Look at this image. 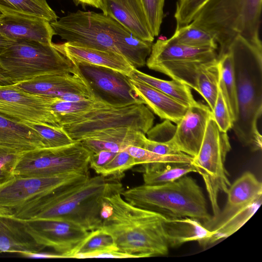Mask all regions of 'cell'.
Returning <instances> with one entry per match:
<instances>
[{
    "instance_id": "cell-1",
    "label": "cell",
    "mask_w": 262,
    "mask_h": 262,
    "mask_svg": "<svg viewBox=\"0 0 262 262\" xmlns=\"http://www.w3.org/2000/svg\"><path fill=\"white\" fill-rule=\"evenodd\" d=\"M120 180L99 175L63 186L15 211L23 220L58 219L91 231L100 228L104 198L124 190Z\"/></svg>"
},
{
    "instance_id": "cell-2",
    "label": "cell",
    "mask_w": 262,
    "mask_h": 262,
    "mask_svg": "<svg viewBox=\"0 0 262 262\" xmlns=\"http://www.w3.org/2000/svg\"><path fill=\"white\" fill-rule=\"evenodd\" d=\"M101 215L100 228L111 235L118 251L132 258L168 253L163 228L164 215L130 204L120 192L105 197Z\"/></svg>"
},
{
    "instance_id": "cell-3",
    "label": "cell",
    "mask_w": 262,
    "mask_h": 262,
    "mask_svg": "<svg viewBox=\"0 0 262 262\" xmlns=\"http://www.w3.org/2000/svg\"><path fill=\"white\" fill-rule=\"evenodd\" d=\"M50 24L55 35L66 42L119 53L136 69L145 65L151 52L152 42L137 38L103 13L78 10Z\"/></svg>"
},
{
    "instance_id": "cell-4",
    "label": "cell",
    "mask_w": 262,
    "mask_h": 262,
    "mask_svg": "<svg viewBox=\"0 0 262 262\" xmlns=\"http://www.w3.org/2000/svg\"><path fill=\"white\" fill-rule=\"evenodd\" d=\"M237 89L238 116L232 129L243 146L252 151L261 149L257 121L262 113V49L240 35L230 45Z\"/></svg>"
},
{
    "instance_id": "cell-5",
    "label": "cell",
    "mask_w": 262,
    "mask_h": 262,
    "mask_svg": "<svg viewBox=\"0 0 262 262\" xmlns=\"http://www.w3.org/2000/svg\"><path fill=\"white\" fill-rule=\"evenodd\" d=\"M262 0H208L197 12L192 24L209 33L219 45L218 59L228 52L240 35L262 49L259 31Z\"/></svg>"
},
{
    "instance_id": "cell-6",
    "label": "cell",
    "mask_w": 262,
    "mask_h": 262,
    "mask_svg": "<svg viewBox=\"0 0 262 262\" xmlns=\"http://www.w3.org/2000/svg\"><path fill=\"white\" fill-rule=\"evenodd\" d=\"M127 202L136 207L160 213L166 217H191L203 225L212 216L206 199L196 181L185 175L169 183L134 187L121 193Z\"/></svg>"
},
{
    "instance_id": "cell-7",
    "label": "cell",
    "mask_w": 262,
    "mask_h": 262,
    "mask_svg": "<svg viewBox=\"0 0 262 262\" xmlns=\"http://www.w3.org/2000/svg\"><path fill=\"white\" fill-rule=\"evenodd\" d=\"M0 71L11 84L43 75L77 73V67L51 45L19 40L0 56Z\"/></svg>"
},
{
    "instance_id": "cell-8",
    "label": "cell",
    "mask_w": 262,
    "mask_h": 262,
    "mask_svg": "<svg viewBox=\"0 0 262 262\" xmlns=\"http://www.w3.org/2000/svg\"><path fill=\"white\" fill-rule=\"evenodd\" d=\"M216 51L186 46L170 38H159L152 45L146 64L149 69L164 74L198 92V75L219 60Z\"/></svg>"
},
{
    "instance_id": "cell-9",
    "label": "cell",
    "mask_w": 262,
    "mask_h": 262,
    "mask_svg": "<svg viewBox=\"0 0 262 262\" xmlns=\"http://www.w3.org/2000/svg\"><path fill=\"white\" fill-rule=\"evenodd\" d=\"M231 148L227 133L219 128L212 116L208 121L199 151L191 162L205 183L213 214L212 219L216 217L221 211L219 193H227L231 185L225 166Z\"/></svg>"
},
{
    "instance_id": "cell-10",
    "label": "cell",
    "mask_w": 262,
    "mask_h": 262,
    "mask_svg": "<svg viewBox=\"0 0 262 262\" xmlns=\"http://www.w3.org/2000/svg\"><path fill=\"white\" fill-rule=\"evenodd\" d=\"M92 153L80 141L63 146L23 152L14 171L16 176L51 177L67 173L90 174Z\"/></svg>"
},
{
    "instance_id": "cell-11",
    "label": "cell",
    "mask_w": 262,
    "mask_h": 262,
    "mask_svg": "<svg viewBox=\"0 0 262 262\" xmlns=\"http://www.w3.org/2000/svg\"><path fill=\"white\" fill-rule=\"evenodd\" d=\"M155 117L144 104L111 106L95 110L84 120L62 127L73 140L80 141L97 132L127 127L146 134L152 127Z\"/></svg>"
},
{
    "instance_id": "cell-12",
    "label": "cell",
    "mask_w": 262,
    "mask_h": 262,
    "mask_svg": "<svg viewBox=\"0 0 262 262\" xmlns=\"http://www.w3.org/2000/svg\"><path fill=\"white\" fill-rule=\"evenodd\" d=\"M54 99L26 92L14 84H0V115L23 124L59 127L51 108Z\"/></svg>"
},
{
    "instance_id": "cell-13",
    "label": "cell",
    "mask_w": 262,
    "mask_h": 262,
    "mask_svg": "<svg viewBox=\"0 0 262 262\" xmlns=\"http://www.w3.org/2000/svg\"><path fill=\"white\" fill-rule=\"evenodd\" d=\"M90 177V174L79 173L42 177L15 176L0 185V205L14 212L63 186L84 181Z\"/></svg>"
},
{
    "instance_id": "cell-14",
    "label": "cell",
    "mask_w": 262,
    "mask_h": 262,
    "mask_svg": "<svg viewBox=\"0 0 262 262\" xmlns=\"http://www.w3.org/2000/svg\"><path fill=\"white\" fill-rule=\"evenodd\" d=\"M95 97L115 107L144 104L125 74L110 68L83 62L74 64Z\"/></svg>"
},
{
    "instance_id": "cell-15",
    "label": "cell",
    "mask_w": 262,
    "mask_h": 262,
    "mask_svg": "<svg viewBox=\"0 0 262 262\" xmlns=\"http://www.w3.org/2000/svg\"><path fill=\"white\" fill-rule=\"evenodd\" d=\"M23 221L27 231L37 244L45 248L53 249L60 258H70L90 232L81 226L66 220L38 219Z\"/></svg>"
},
{
    "instance_id": "cell-16",
    "label": "cell",
    "mask_w": 262,
    "mask_h": 262,
    "mask_svg": "<svg viewBox=\"0 0 262 262\" xmlns=\"http://www.w3.org/2000/svg\"><path fill=\"white\" fill-rule=\"evenodd\" d=\"M14 84L24 91L42 96L61 97L78 94L90 100L97 99L79 71L43 75Z\"/></svg>"
},
{
    "instance_id": "cell-17",
    "label": "cell",
    "mask_w": 262,
    "mask_h": 262,
    "mask_svg": "<svg viewBox=\"0 0 262 262\" xmlns=\"http://www.w3.org/2000/svg\"><path fill=\"white\" fill-rule=\"evenodd\" d=\"M212 116L209 106L202 103L188 107L176 125L170 143L179 151L194 158L199 151L208 121Z\"/></svg>"
},
{
    "instance_id": "cell-18",
    "label": "cell",
    "mask_w": 262,
    "mask_h": 262,
    "mask_svg": "<svg viewBox=\"0 0 262 262\" xmlns=\"http://www.w3.org/2000/svg\"><path fill=\"white\" fill-rule=\"evenodd\" d=\"M0 32L14 41L32 40L51 45L54 31L47 19L20 14H3L0 17Z\"/></svg>"
},
{
    "instance_id": "cell-19",
    "label": "cell",
    "mask_w": 262,
    "mask_h": 262,
    "mask_svg": "<svg viewBox=\"0 0 262 262\" xmlns=\"http://www.w3.org/2000/svg\"><path fill=\"white\" fill-rule=\"evenodd\" d=\"M225 207L219 215L204 225L210 230L220 226L241 210L262 198V184L250 171H246L231 184Z\"/></svg>"
},
{
    "instance_id": "cell-20",
    "label": "cell",
    "mask_w": 262,
    "mask_h": 262,
    "mask_svg": "<svg viewBox=\"0 0 262 262\" xmlns=\"http://www.w3.org/2000/svg\"><path fill=\"white\" fill-rule=\"evenodd\" d=\"M99 9L137 38L152 43L154 36L140 0H101Z\"/></svg>"
},
{
    "instance_id": "cell-21",
    "label": "cell",
    "mask_w": 262,
    "mask_h": 262,
    "mask_svg": "<svg viewBox=\"0 0 262 262\" xmlns=\"http://www.w3.org/2000/svg\"><path fill=\"white\" fill-rule=\"evenodd\" d=\"M52 46L74 64L83 62L112 69L129 76L134 68L122 55L111 51L72 45L68 42Z\"/></svg>"
},
{
    "instance_id": "cell-22",
    "label": "cell",
    "mask_w": 262,
    "mask_h": 262,
    "mask_svg": "<svg viewBox=\"0 0 262 262\" xmlns=\"http://www.w3.org/2000/svg\"><path fill=\"white\" fill-rule=\"evenodd\" d=\"M145 134L127 127L105 129L79 141L92 154L101 150L118 152L129 146L143 148Z\"/></svg>"
},
{
    "instance_id": "cell-23",
    "label": "cell",
    "mask_w": 262,
    "mask_h": 262,
    "mask_svg": "<svg viewBox=\"0 0 262 262\" xmlns=\"http://www.w3.org/2000/svg\"><path fill=\"white\" fill-rule=\"evenodd\" d=\"M44 249L28 233L23 220L13 214L0 215V253H17L27 257Z\"/></svg>"
},
{
    "instance_id": "cell-24",
    "label": "cell",
    "mask_w": 262,
    "mask_h": 262,
    "mask_svg": "<svg viewBox=\"0 0 262 262\" xmlns=\"http://www.w3.org/2000/svg\"><path fill=\"white\" fill-rule=\"evenodd\" d=\"M129 82L144 104L162 119L177 124L188 109L180 102L146 83L130 78Z\"/></svg>"
},
{
    "instance_id": "cell-25",
    "label": "cell",
    "mask_w": 262,
    "mask_h": 262,
    "mask_svg": "<svg viewBox=\"0 0 262 262\" xmlns=\"http://www.w3.org/2000/svg\"><path fill=\"white\" fill-rule=\"evenodd\" d=\"M163 228L168 245L172 248L192 241H197L200 245L212 233L200 221L191 217H166Z\"/></svg>"
},
{
    "instance_id": "cell-26",
    "label": "cell",
    "mask_w": 262,
    "mask_h": 262,
    "mask_svg": "<svg viewBox=\"0 0 262 262\" xmlns=\"http://www.w3.org/2000/svg\"><path fill=\"white\" fill-rule=\"evenodd\" d=\"M0 145L20 152L46 147L43 138L29 125L16 122L1 115Z\"/></svg>"
},
{
    "instance_id": "cell-27",
    "label": "cell",
    "mask_w": 262,
    "mask_h": 262,
    "mask_svg": "<svg viewBox=\"0 0 262 262\" xmlns=\"http://www.w3.org/2000/svg\"><path fill=\"white\" fill-rule=\"evenodd\" d=\"M146 83L170 96L187 107L197 105L189 86L177 80L161 79L143 73L134 68L128 76Z\"/></svg>"
},
{
    "instance_id": "cell-28",
    "label": "cell",
    "mask_w": 262,
    "mask_h": 262,
    "mask_svg": "<svg viewBox=\"0 0 262 262\" xmlns=\"http://www.w3.org/2000/svg\"><path fill=\"white\" fill-rule=\"evenodd\" d=\"M142 165L143 181L146 185L172 182L190 172H196L191 163L157 162Z\"/></svg>"
},
{
    "instance_id": "cell-29",
    "label": "cell",
    "mask_w": 262,
    "mask_h": 262,
    "mask_svg": "<svg viewBox=\"0 0 262 262\" xmlns=\"http://www.w3.org/2000/svg\"><path fill=\"white\" fill-rule=\"evenodd\" d=\"M220 80L219 87L226 103L233 122L238 116L237 89L232 57L229 52L219 59Z\"/></svg>"
},
{
    "instance_id": "cell-30",
    "label": "cell",
    "mask_w": 262,
    "mask_h": 262,
    "mask_svg": "<svg viewBox=\"0 0 262 262\" xmlns=\"http://www.w3.org/2000/svg\"><path fill=\"white\" fill-rule=\"evenodd\" d=\"M118 251L113 237L101 228L90 231L70 258H96L100 254Z\"/></svg>"
},
{
    "instance_id": "cell-31",
    "label": "cell",
    "mask_w": 262,
    "mask_h": 262,
    "mask_svg": "<svg viewBox=\"0 0 262 262\" xmlns=\"http://www.w3.org/2000/svg\"><path fill=\"white\" fill-rule=\"evenodd\" d=\"M0 11L3 14L34 15L50 23L58 19L57 14L46 0H0Z\"/></svg>"
},
{
    "instance_id": "cell-32",
    "label": "cell",
    "mask_w": 262,
    "mask_h": 262,
    "mask_svg": "<svg viewBox=\"0 0 262 262\" xmlns=\"http://www.w3.org/2000/svg\"><path fill=\"white\" fill-rule=\"evenodd\" d=\"M262 198L237 212L211 231V236L200 244L206 247L225 239L239 230L255 214L261 204Z\"/></svg>"
},
{
    "instance_id": "cell-33",
    "label": "cell",
    "mask_w": 262,
    "mask_h": 262,
    "mask_svg": "<svg viewBox=\"0 0 262 262\" xmlns=\"http://www.w3.org/2000/svg\"><path fill=\"white\" fill-rule=\"evenodd\" d=\"M170 38L178 43L195 48L215 50L218 48L214 38L210 33L192 23L176 28L173 35Z\"/></svg>"
},
{
    "instance_id": "cell-34",
    "label": "cell",
    "mask_w": 262,
    "mask_h": 262,
    "mask_svg": "<svg viewBox=\"0 0 262 262\" xmlns=\"http://www.w3.org/2000/svg\"><path fill=\"white\" fill-rule=\"evenodd\" d=\"M219 80V60L203 69L198 75V93L205 100L211 111L213 110L217 98Z\"/></svg>"
},
{
    "instance_id": "cell-35",
    "label": "cell",
    "mask_w": 262,
    "mask_h": 262,
    "mask_svg": "<svg viewBox=\"0 0 262 262\" xmlns=\"http://www.w3.org/2000/svg\"><path fill=\"white\" fill-rule=\"evenodd\" d=\"M135 159L137 165L157 162L191 163L193 158L186 154L163 155L147 150L141 147L129 146L124 150Z\"/></svg>"
},
{
    "instance_id": "cell-36",
    "label": "cell",
    "mask_w": 262,
    "mask_h": 262,
    "mask_svg": "<svg viewBox=\"0 0 262 262\" xmlns=\"http://www.w3.org/2000/svg\"><path fill=\"white\" fill-rule=\"evenodd\" d=\"M137 165L136 161L127 151L117 152L113 158L101 170L99 175L114 177L120 180L125 175L124 172Z\"/></svg>"
},
{
    "instance_id": "cell-37",
    "label": "cell",
    "mask_w": 262,
    "mask_h": 262,
    "mask_svg": "<svg viewBox=\"0 0 262 262\" xmlns=\"http://www.w3.org/2000/svg\"><path fill=\"white\" fill-rule=\"evenodd\" d=\"M43 138L46 148L66 146L76 141L72 139L62 127L41 124H28Z\"/></svg>"
},
{
    "instance_id": "cell-38",
    "label": "cell",
    "mask_w": 262,
    "mask_h": 262,
    "mask_svg": "<svg viewBox=\"0 0 262 262\" xmlns=\"http://www.w3.org/2000/svg\"><path fill=\"white\" fill-rule=\"evenodd\" d=\"M22 152L10 147L0 145V185L15 177V169Z\"/></svg>"
},
{
    "instance_id": "cell-39",
    "label": "cell",
    "mask_w": 262,
    "mask_h": 262,
    "mask_svg": "<svg viewBox=\"0 0 262 262\" xmlns=\"http://www.w3.org/2000/svg\"><path fill=\"white\" fill-rule=\"evenodd\" d=\"M153 35L157 36L160 31L164 17L165 0H140Z\"/></svg>"
},
{
    "instance_id": "cell-40",
    "label": "cell",
    "mask_w": 262,
    "mask_h": 262,
    "mask_svg": "<svg viewBox=\"0 0 262 262\" xmlns=\"http://www.w3.org/2000/svg\"><path fill=\"white\" fill-rule=\"evenodd\" d=\"M208 0H179L177 3L174 18L177 27L190 23L200 9Z\"/></svg>"
},
{
    "instance_id": "cell-41",
    "label": "cell",
    "mask_w": 262,
    "mask_h": 262,
    "mask_svg": "<svg viewBox=\"0 0 262 262\" xmlns=\"http://www.w3.org/2000/svg\"><path fill=\"white\" fill-rule=\"evenodd\" d=\"M211 112L213 119L222 131L227 133L232 129L233 121L219 87L217 98Z\"/></svg>"
},
{
    "instance_id": "cell-42",
    "label": "cell",
    "mask_w": 262,
    "mask_h": 262,
    "mask_svg": "<svg viewBox=\"0 0 262 262\" xmlns=\"http://www.w3.org/2000/svg\"><path fill=\"white\" fill-rule=\"evenodd\" d=\"M177 126L172 122L165 120L161 123L152 127L147 133V138L152 141L167 142L173 137Z\"/></svg>"
},
{
    "instance_id": "cell-43",
    "label": "cell",
    "mask_w": 262,
    "mask_h": 262,
    "mask_svg": "<svg viewBox=\"0 0 262 262\" xmlns=\"http://www.w3.org/2000/svg\"><path fill=\"white\" fill-rule=\"evenodd\" d=\"M170 141L167 142H159L150 140L146 137L144 140L143 148L163 155L185 154L179 151Z\"/></svg>"
},
{
    "instance_id": "cell-44",
    "label": "cell",
    "mask_w": 262,
    "mask_h": 262,
    "mask_svg": "<svg viewBox=\"0 0 262 262\" xmlns=\"http://www.w3.org/2000/svg\"><path fill=\"white\" fill-rule=\"evenodd\" d=\"M116 154L117 152L107 150H101L97 153L92 154L90 160V167L98 174L103 167L113 158Z\"/></svg>"
},
{
    "instance_id": "cell-45",
    "label": "cell",
    "mask_w": 262,
    "mask_h": 262,
    "mask_svg": "<svg viewBox=\"0 0 262 262\" xmlns=\"http://www.w3.org/2000/svg\"><path fill=\"white\" fill-rule=\"evenodd\" d=\"M14 42L0 32V56L4 53Z\"/></svg>"
},
{
    "instance_id": "cell-46",
    "label": "cell",
    "mask_w": 262,
    "mask_h": 262,
    "mask_svg": "<svg viewBox=\"0 0 262 262\" xmlns=\"http://www.w3.org/2000/svg\"><path fill=\"white\" fill-rule=\"evenodd\" d=\"M77 5L80 4L82 6H90L99 9L101 0H73Z\"/></svg>"
},
{
    "instance_id": "cell-47",
    "label": "cell",
    "mask_w": 262,
    "mask_h": 262,
    "mask_svg": "<svg viewBox=\"0 0 262 262\" xmlns=\"http://www.w3.org/2000/svg\"><path fill=\"white\" fill-rule=\"evenodd\" d=\"M13 213V211L10 209L4 207L0 205V215H12Z\"/></svg>"
}]
</instances>
